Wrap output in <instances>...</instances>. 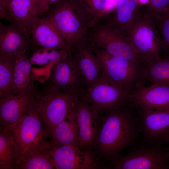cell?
I'll return each mask as SVG.
<instances>
[{"instance_id":"cell-9","label":"cell","mask_w":169,"mask_h":169,"mask_svg":"<svg viewBox=\"0 0 169 169\" xmlns=\"http://www.w3.org/2000/svg\"><path fill=\"white\" fill-rule=\"evenodd\" d=\"M80 96L100 116L118 109L129 100V96L120 88L102 74Z\"/></svg>"},{"instance_id":"cell-34","label":"cell","mask_w":169,"mask_h":169,"mask_svg":"<svg viewBox=\"0 0 169 169\" xmlns=\"http://www.w3.org/2000/svg\"><path fill=\"white\" fill-rule=\"evenodd\" d=\"M168 143L169 144V140L168 141ZM167 149V151H168L169 152V145L168 147L167 148V149Z\"/></svg>"},{"instance_id":"cell-32","label":"cell","mask_w":169,"mask_h":169,"mask_svg":"<svg viewBox=\"0 0 169 169\" xmlns=\"http://www.w3.org/2000/svg\"><path fill=\"white\" fill-rule=\"evenodd\" d=\"M0 17L1 18L6 20L10 23H16L3 3L1 0H0Z\"/></svg>"},{"instance_id":"cell-20","label":"cell","mask_w":169,"mask_h":169,"mask_svg":"<svg viewBox=\"0 0 169 169\" xmlns=\"http://www.w3.org/2000/svg\"><path fill=\"white\" fill-rule=\"evenodd\" d=\"M26 51L17 55L15 63L12 90L14 95H23L31 92L36 80L32 72V66L26 54Z\"/></svg>"},{"instance_id":"cell-23","label":"cell","mask_w":169,"mask_h":169,"mask_svg":"<svg viewBox=\"0 0 169 169\" xmlns=\"http://www.w3.org/2000/svg\"><path fill=\"white\" fill-rule=\"evenodd\" d=\"M0 0L3 3L15 22L29 33L35 19L32 13L33 0Z\"/></svg>"},{"instance_id":"cell-30","label":"cell","mask_w":169,"mask_h":169,"mask_svg":"<svg viewBox=\"0 0 169 169\" xmlns=\"http://www.w3.org/2000/svg\"><path fill=\"white\" fill-rule=\"evenodd\" d=\"M149 0L150 6L145 10L152 18L169 11V0Z\"/></svg>"},{"instance_id":"cell-31","label":"cell","mask_w":169,"mask_h":169,"mask_svg":"<svg viewBox=\"0 0 169 169\" xmlns=\"http://www.w3.org/2000/svg\"><path fill=\"white\" fill-rule=\"evenodd\" d=\"M59 0H33L32 15L34 19L41 17Z\"/></svg>"},{"instance_id":"cell-4","label":"cell","mask_w":169,"mask_h":169,"mask_svg":"<svg viewBox=\"0 0 169 169\" xmlns=\"http://www.w3.org/2000/svg\"><path fill=\"white\" fill-rule=\"evenodd\" d=\"M41 16L51 22L70 49L84 39L89 28L86 19L72 0H59Z\"/></svg>"},{"instance_id":"cell-17","label":"cell","mask_w":169,"mask_h":169,"mask_svg":"<svg viewBox=\"0 0 169 169\" xmlns=\"http://www.w3.org/2000/svg\"><path fill=\"white\" fill-rule=\"evenodd\" d=\"M33 90L28 94L13 95L0 100V126L10 128L23 119L32 107Z\"/></svg>"},{"instance_id":"cell-3","label":"cell","mask_w":169,"mask_h":169,"mask_svg":"<svg viewBox=\"0 0 169 169\" xmlns=\"http://www.w3.org/2000/svg\"><path fill=\"white\" fill-rule=\"evenodd\" d=\"M123 35L129 39L144 63L161 59L162 40L153 18L145 10L139 9Z\"/></svg>"},{"instance_id":"cell-2","label":"cell","mask_w":169,"mask_h":169,"mask_svg":"<svg viewBox=\"0 0 169 169\" xmlns=\"http://www.w3.org/2000/svg\"><path fill=\"white\" fill-rule=\"evenodd\" d=\"M32 106L42 121L49 138L79 96L59 91L46 81L33 90Z\"/></svg>"},{"instance_id":"cell-33","label":"cell","mask_w":169,"mask_h":169,"mask_svg":"<svg viewBox=\"0 0 169 169\" xmlns=\"http://www.w3.org/2000/svg\"><path fill=\"white\" fill-rule=\"evenodd\" d=\"M149 0H139V2L142 3H147Z\"/></svg>"},{"instance_id":"cell-18","label":"cell","mask_w":169,"mask_h":169,"mask_svg":"<svg viewBox=\"0 0 169 169\" xmlns=\"http://www.w3.org/2000/svg\"><path fill=\"white\" fill-rule=\"evenodd\" d=\"M78 67L88 87L94 83L102 73V68L98 58L83 39L71 48Z\"/></svg>"},{"instance_id":"cell-6","label":"cell","mask_w":169,"mask_h":169,"mask_svg":"<svg viewBox=\"0 0 169 169\" xmlns=\"http://www.w3.org/2000/svg\"><path fill=\"white\" fill-rule=\"evenodd\" d=\"M84 39L90 46L105 50L114 56L144 64L128 37L104 25L96 23L90 27Z\"/></svg>"},{"instance_id":"cell-5","label":"cell","mask_w":169,"mask_h":169,"mask_svg":"<svg viewBox=\"0 0 169 169\" xmlns=\"http://www.w3.org/2000/svg\"><path fill=\"white\" fill-rule=\"evenodd\" d=\"M89 46L100 61L102 74L129 97L139 85L143 84L144 65L114 56L105 50Z\"/></svg>"},{"instance_id":"cell-16","label":"cell","mask_w":169,"mask_h":169,"mask_svg":"<svg viewBox=\"0 0 169 169\" xmlns=\"http://www.w3.org/2000/svg\"><path fill=\"white\" fill-rule=\"evenodd\" d=\"M28 33L36 50L45 47L68 52L70 48L51 22L43 16L35 18Z\"/></svg>"},{"instance_id":"cell-28","label":"cell","mask_w":169,"mask_h":169,"mask_svg":"<svg viewBox=\"0 0 169 169\" xmlns=\"http://www.w3.org/2000/svg\"><path fill=\"white\" fill-rule=\"evenodd\" d=\"M17 56L0 57V100L14 95L12 85Z\"/></svg>"},{"instance_id":"cell-13","label":"cell","mask_w":169,"mask_h":169,"mask_svg":"<svg viewBox=\"0 0 169 169\" xmlns=\"http://www.w3.org/2000/svg\"><path fill=\"white\" fill-rule=\"evenodd\" d=\"M49 152L57 169H107L93 151H83L77 145L52 146Z\"/></svg>"},{"instance_id":"cell-21","label":"cell","mask_w":169,"mask_h":169,"mask_svg":"<svg viewBox=\"0 0 169 169\" xmlns=\"http://www.w3.org/2000/svg\"><path fill=\"white\" fill-rule=\"evenodd\" d=\"M75 104L65 119L55 127L49 138L51 147L67 145L77 146Z\"/></svg>"},{"instance_id":"cell-10","label":"cell","mask_w":169,"mask_h":169,"mask_svg":"<svg viewBox=\"0 0 169 169\" xmlns=\"http://www.w3.org/2000/svg\"><path fill=\"white\" fill-rule=\"evenodd\" d=\"M46 81L59 91L76 96H80L88 87L70 51L53 66Z\"/></svg>"},{"instance_id":"cell-14","label":"cell","mask_w":169,"mask_h":169,"mask_svg":"<svg viewBox=\"0 0 169 169\" xmlns=\"http://www.w3.org/2000/svg\"><path fill=\"white\" fill-rule=\"evenodd\" d=\"M36 49L28 32L16 23L0 22V57H16L21 51Z\"/></svg>"},{"instance_id":"cell-8","label":"cell","mask_w":169,"mask_h":169,"mask_svg":"<svg viewBox=\"0 0 169 169\" xmlns=\"http://www.w3.org/2000/svg\"><path fill=\"white\" fill-rule=\"evenodd\" d=\"M8 128L12 132L15 141L18 160L27 150L49 149L51 147L50 142L47 139L48 135L44 124L32 105L28 112L18 124Z\"/></svg>"},{"instance_id":"cell-24","label":"cell","mask_w":169,"mask_h":169,"mask_svg":"<svg viewBox=\"0 0 169 169\" xmlns=\"http://www.w3.org/2000/svg\"><path fill=\"white\" fill-rule=\"evenodd\" d=\"M18 158L12 132L8 128L0 126V169H15Z\"/></svg>"},{"instance_id":"cell-27","label":"cell","mask_w":169,"mask_h":169,"mask_svg":"<svg viewBox=\"0 0 169 169\" xmlns=\"http://www.w3.org/2000/svg\"><path fill=\"white\" fill-rule=\"evenodd\" d=\"M144 81L150 84H169V59L151 61L145 64Z\"/></svg>"},{"instance_id":"cell-26","label":"cell","mask_w":169,"mask_h":169,"mask_svg":"<svg viewBox=\"0 0 169 169\" xmlns=\"http://www.w3.org/2000/svg\"><path fill=\"white\" fill-rule=\"evenodd\" d=\"M86 19L89 28L107 11L110 0H72Z\"/></svg>"},{"instance_id":"cell-29","label":"cell","mask_w":169,"mask_h":169,"mask_svg":"<svg viewBox=\"0 0 169 169\" xmlns=\"http://www.w3.org/2000/svg\"><path fill=\"white\" fill-rule=\"evenodd\" d=\"M153 18L154 23L160 33H161L169 45V13L165 12Z\"/></svg>"},{"instance_id":"cell-12","label":"cell","mask_w":169,"mask_h":169,"mask_svg":"<svg viewBox=\"0 0 169 169\" xmlns=\"http://www.w3.org/2000/svg\"><path fill=\"white\" fill-rule=\"evenodd\" d=\"M137 114L143 143L162 145L169 139V110L139 106Z\"/></svg>"},{"instance_id":"cell-7","label":"cell","mask_w":169,"mask_h":169,"mask_svg":"<svg viewBox=\"0 0 169 169\" xmlns=\"http://www.w3.org/2000/svg\"><path fill=\"white\" fill-rule=\"evenodd\" d=\"M107 169H169V152L161 145L142 144L109 163Z\"/></svg>"},{"instance_id":"cell-15","label":"cell","mask_w":169,"mask_h":169,"mask_svg":"<svg viewBox=\"0 0 169 169\" xmlns=\"http://www.w3.org/2000/svg\"><path fill=\"white\" fill-rule=\"evenodd\" d=\"M136 106L156 110H169V84L139 85L129 96Z\"/></svg>"},{"instance_id":"cell-22","label":"cell","mask_w":169,"mask_h":169,"mask_svg":"<svg viewBox=\"0 0 169 169\" xmlns=\"http://www.w3.org/2000/svg\"><path fill=\"white\" fill-rule=\"evenodd\" d=\"M56 169L49 149H34L27 150L18 158L15 169Z\"/></svg>"},{"instance_id":"cell-19","label":"cell","mask_w":169,"mask_h":169,"mask_svg":"<svg viewBox=\"0 0 169 169\" xmlns=\"http://www.w3.org/2000/svg\"><path fill=\"white\" fill-rule=\"evenodd\" d=\"M137 5V0H122L106 11L96 23L123 35L139 10Z\"/></svg>"},{"instance_id":"cell-1","label":"cell","mask_w":169,"mask_h":169,"mask_svg":"<svg viewBox=\"0 0 169 169\" xmlns=\"http://www.w3.org/2000/svg\"><path fill=\"white\" fill-rule=\"evenodd\" d=\"M136 105L130 100L101 115L100 129L92 151L105 164L116 159L126 148L136 146L141 135Z\"/></svg>"},{"instance_id":"cell-11","label":"cell","mask_w":169,"mask_h":169,"mask_svg":"<svg viewBox=\"0 0 169 169\" xmlns=\"http://www.w3.org/2000/svg\"><path fill=\"white\" fill-rule=\"evenodd\" d=\"M77 146L81 150L92 151L101 124V116L79 96L75 105Z\"/></svg>"},{"instance_id":"cell-25","label":"cell","mask_w":169,"mask_h":169,"mask_svg":"<svg viewBox=\"0 0 169 169\" xmlns=\"http://www.w3.org/2000/svg\"><path fill=\"white\" fill-rule=\"evenodd\" d=\"M69 52V51H68ZM68 52L45 47H40L34 51L29 58L32 65L37 66L38 69L46 68L49 74L53 66L64 58Z\"/></svg>"}]
</instances>
